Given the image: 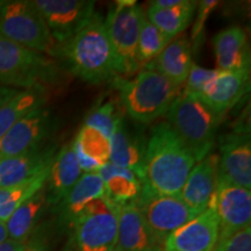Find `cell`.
<instances>
[{"label":"cell","instance_id":"obj_1","mask_svg":"<svg viewBox=\"0 0 251 251\" xmlns=\"http://www.w3.org/2000/svg\"><path fill=\"white\" fill-rule=\"evenodd\" d=\"M196 158L168 122L152 128L144 150L141 188L156 196L179 197Z\"/></svg>","mask_w":251,"mask_h":251},{"label":"cell","instance_id":"obj_2","mask_svg":"<svg viewBox=\"0 0 251 251\" xmlns=\"http://www.w3.org/2000/svg\"><path fill=\"white\" fill-rule=\"evenodd\" d=\"M58 58L86 83L101 84L114 76V55L101 15L94 13L89 23L59 48Z\"/></svg>","mask_w":251,"mask_h":251},{"label":"cell","instance_id":"obj_3","mask_svg":"<svg viewBox=\"0 0 251 251\" xmlns=\"http://www.w3.org/2000/svg\"><path fill=\"white\" fill-rule=\"evenodd\" d=\"M114 86L126 112L141 124H151L165 115L181 93L179 86L150 68H144L134 79L115 77Z\"/></svg>","mask_w":251,"mask_h":251},{"label":"cell","instance_id":"obj_4","mask_svg":"<svg viewBox=\"0 0 251 251\" xmlns=\"http://www.w3.org/2000/svg\"><path fill=\"white\" fill-rule=\"evenodd\" d=\"M165 115L166 122L192 152L197 163L211 153L224 114L213 111L198 97L180 93Z\"/></svg>","mask_w":251,"mask_h":251},{"label":"cell","instance_id":"obj_5","mask_svg":"<svg viewBox=\"0 0 251 251\" xmlns=\"http://www.w3.org/2000/svg\"><path fill=\"white\" fill-rule=\"evenodd\" d=\"M59 79V68L48 56L0 36V84L15 90L45 89Z\"/></svg>","mask_w":251,"mask_h":251},{"label":"cell","instance_id":"obj_6","mask_svg":"<svg viewBox=\"0 0 251 251\" xmlns=\"http://www.w3.org/2000/svg\"><path fill=\"white\" fill-rule=\"evenodd\" d=\"M0 36L48 57L58 58L59 47L33 1H6L0 9Z\"/></svg>","mask_w":251,"mask_h":251},{"label":"cell","instance_id":"obj_7","mask_svg":"<svg viewBox=\"0 0 251 251\" xmlns=\"http://www.w3.org/2000/svg\"><path fill=\"white\" fill-rule=\"evenodd\" d=\"M146 17L134 0H120L113 6L105 20L106 30L114 55L115 74L130 77L141 68L137 62V46Z\"/></svg>","mask_w":251,"mask_h":251},{"label":"cell","instance_id":"obj_8","mask_svg":"<svg viewBox=\"0 0 251 251\" xmlns=\"http://www.w3.org/2000/svg\"><path fill=\"white\" fill-rule=\"evenodd\" d=\"M70 226L72 251H112L117 246V213L103 198L87 203Z\"/></svg>","mask_w":251,"mask_h":251},{"label":"cell","instance_id":"obj_9","mask_svg":"<svg viewBox=\"0 0 251 251\" xmlns=\"http://www.w3.org/2000/svg\"><path fill=\"white\" fill-rule=\"evenodd\" d=\"M134 203L153 238L162 247L172 233L199 215L185 205L180 197L156 196L143 188Z\"/></svg>","mask_w":251,"mask_h":251},{"label":"cell","instance_id":"obj_10","mask_svg":"<svg viewBox=\"0 0 251 251\" xmlns=\"http://www.w3.org/2000/svg\"><path fill=\"white\" fill-rule=\"evenodd\" d=\"M59 48L71 40L96 13L89 0H34Z\"/></svg>","mask_w":251,"mask_h":251},{"label":"cell","instance_id":"obj_11","mask_svg":"<svg viewBox=\"0 0 251 251\" xmlns=\"http://www.w3.org/2000/svg\"><path fill=\"white\" fill-rule=\"evenodd\" d=\"M219 181L251 188L249 126H238L220 141Z\"/></svg>","mask_w":251,"mask_h":251},{"label":"cell","instance_id":"obj_12","mask_svg":"<svg viewBox=\"0 0 251 251\" xmlns=\"http://www.w3.org/2000/svg\"><path fill=\"white\" fill-rule=\"evenodd\" d=\"M54 126L51 112L45 106L28 113L0 139V158L20 155L42 147Z\"/></svg>","mask_w":251,"mask_h":251},{"label":"cell","instance_id":"obj_13","mask_svg":"<svg viewBox=\"0 0 251 251\" xmlns=\"http://www.w3.org/2000/svg\"><path fill=\"white\" fill-rule=\"evenodd\" d=\"M209 208L219 220L218 241L227 238L251 224L250 190L219 181Z\"/></svg>","mask_w":251,"mask_h":251},{"label":"cell","instance_id":"obj_14","mask_svg":"<svg viewBox=\"0 0 251 251\" xmlns=\"http://www.w3.org/2000/svg\"><path fill=\"white\" fill-rule=\"evenodd\" d=\"M218 240V216L208 208L166 238L163 251H214Z\"/></svg>","mask_w":251,"mask_h":251},{"label":"cell","instance_id":"obj_15","mask_svg":"<svg viewBox=\"0 0 251 251\" xmlns=\"http://www.w3.org/2000/svg\"><path fill=\"white\" fill-rule=\"evenodd\" d=\"M219 184V155L209 153L198 162L188 175L180 199L198 214L209 208Z\"/></svg>","mask_w":251,"mask_h":251},{"label":"cell","instance_id":"obj_16","mask_svg":"<svg viewBox=\"0 0 251 251\" xmlns=\"http://www.w3.org/2000/svg\"><path fill=\"white\" fill-rule=\"evenodd\" d=\"M250 87V68L237 71H218L198 98L213 111L226 115L246 96Z\"/></svg>","mask_w":251,"mask_h":251},{"label":"cell","instance_id":"obj_17","mask_svg":"<svg viewBox=\"0 0 251 251\" xmlns=\"http://www.w3.org/2000/svg\"><path fill=\"white\" fill-rule=\"evenodd\" d=\"M118 219L117 247L122 251H163L134 201L113 206Z\"/></svg>","mask_w":251,"mask_h":251},{"label":"cell","instance_id":"obj_18","mask_svg":"<svg viewBox=\"0 0 251 251\" xmlns=\"http://www.w3.org/2000/svg\"><path fill=\"white\" fill-rule=\"evenodd\" d=\"M56 152V147L42 146L20 155L0 158V187L15 186L40 175L49 168Z\"/></svg>","mask_w":251,"mask_h":251},{"label":"cell","instance_id":"obj_19","mask_svg":"<svg viewBox=\"0 0 251 251\" xmlns=\"http://www.w3.org/2000/svg\"><path fill=\"white\" fill-rule=\"evenodd\" d=\"M79 164L72 143L63 146L50 164L45 192L50 205H58L81 177Z\"/></svg>","mask_w":251,"mask_h":251},{"label":"cell","instance_id":"obj_20","mask_svg":"<svg viewBox=\"0 0 251 251\" xmlns=\"http://www.w3.org/2000/svg\"><path fill=\"white\" fill-rule=\"evenodd\" d=\"M216 65L220 71H237L250 68V52L243 28L231 26L213 39Z\"/></svg>","mask_w":251,"mask_h":251},{"label":"cell","instance_id":"obj_21","mask_svg":"<svg viewBox=\"0 0 251 251\" xmlns=\"http://www.w3.org/2000/svg\"><path fill=\"white\" fill-rule=\"evenodd\" d=\"M191 43L186 35L178 36L165 47L164 50L144 68L159 72L177 86L184 85L192 67Z\"/></svg>","mask_w":251,"mask_h":251},{"label":"cell","instance_id":"obj_22","mask_svg":"<svg viewBox=\"0 0 251 251\" xmlns=\"http://www.w3.org/2000/svg\"><path fill=\"white\" fill-rule=\"evenodd\" d=\"M111 157L109 163L134 171L140 178L142 176V164L146 144L134 133H131L125 120L119 122L111 137Z\"/></svg>","mask_w":251,"mask_h":251},{"label":"cell","instance_id":"obj_23","mask_svg":"<svg viewBox=\"0 0 251 251\" xmlns=\"http://www.w3.org/2000/svg\"><path fill=\"white\" fill-rule=\"evenodd\" d=\"M98 174L103 181L105 197L109 205L134 201L141 191V180L134 171L107 163L99 169Z\"/></svg>","mask_w":251,"mask_h":251},{"label":"cell","instance_id":"obj_24","mask_svg":"<svg viewBox=\"0 0 251 251\" xmlns=\"http://www.w3.org/2000/svg\"><path fill=\"white\" fill-rule=\"evenodd\" d=\"M103 197H105V187L98 172L81 175L79 180L75 184L70 192L58 203L62 219L71 225L74 219L87 203L92 200L101 199Z\"/></svg>","mask_w":251,"mask_h":251},{"label":"cell","instance_id":"obj_25","mask_svg":"<svg viewBox=\"0 0 251 251\" xmlns=\"http://www.w3.org/2000/svg\"><path fill=\"white\" fill-rule=\"evenodd\" d=\"M198 6V1L184 0L180 5L171 8H155L149 6L147 19L161 30L169 40L179 36L188 27Z\"/></svg>","mask_w":251,"mask_h":251},{"label":"cell","instance_id":"obj_26","mask_svg":"<svg viewBox=\"0 0 251 251\" xmlns=\"http://www.w3.org/2000/svg\"><path fill=\"white\" fill-rule=\"evenodd\" d=\"M45 89L20 90L0 108V139L28 113L46 103Z\"/></svg>","mask_w":251,"mask_h":251},{"label":"cell","instance_id":"obj_27","mask_svg":"<svg viewBox=\"0 0 251 251\" xmlns=\"http://www.w3.org/2000/svg\"><path fill=\"white\" fill-rule=\"evenodd\" d=\"M47 203L48 201L43 187L35 196L25 201L6 221L8 238L27 241Z\"/></svg>","mask_w":251,"mask_h":251},{"label":"cell","instance_id":"obj_28","mask_svg":"<svg viewBox=\"0 0 251 251\" xmlns=\"http://www.w3.org/2000/svg\"><path fill=\"white\" fill-rule=\"evenodd\" d=\"M49 169L29 180L11 187H0V221L5 222L29 198L42 190L48 179Z\"/></svg>","mask_w":251,"mask_h":251},{"label":"cell","instance_id":"obj_29","mask_svg":"<svg viewBox=\"0 0 251 251\" xmlns=\"http://www.w3.org/2000/svg\"><path fill=\"white\" fill-rule=\"evenodd\" d=\"M72 143L84 156L98 163L100 166L109 163L111 141L97 128L84 125Z\"/></svg>","mask_w":251,"mask_h":251},{"label":"cell","instance_id":"obj_30","mask_svg":"<svg viewBox=\"0 0 251 251\" xmlns=\"http://www.w3.org/2000/svg\"><path fill=\"white\" fill-rule=\"evenodd\" d=\"M170 42L171 41L161 30L157 29L146 15L141 26L137 46V62L140 67H146L151 63Z\"/></svg>","mask_w":251,"mask_h":251},{"label":"cell","instance_id":"obj_31","mask_svg":"<svg viewBox=\"0 0 251 251\" xmlns=\"http://www.w3.org/2000/svg\"><path fill=\"white\" fill-rule=\"evenodd\" d=\"M122 119H124V117L118 111L117 106L112 101H107L102 103V105H99L98 107L93 108L87 114L85 124L84 125L97 128L103 135H106L107 137H111L115 127H117Z\"/></svg>","mask_w":251,"mask_h":251},{"label":"cell","instance_id":"obj_32","mask_svg":"<svg viewBox=\"0 0 251 251\" xmlns=\"http://www.w3.org/2000/svg\"><path fill=\"white\" fill-rule=\"evenodd\" d=\"M218 71L219 70H209V69L199 67L196 63H193L187 79L185 81V89L181 91V93L199 97L207 84L215 77Z\"/></svg>","mask_w":251,"mask_h":251},{"label":"cell","instance_id":"obj_33","mask_svg":"<svg viewBox=\"0 0 251 251\" xmlns=\"http://www.w3.org/2000/svg\"><path fill=\"white\" fill-rule=\"evenodd\" d=\"M216 244L215 251H251V227L241 229Z\"/></svg>","mask_w":251,"mask_h":251},{"label":"cell","instance_id":"obj_34","mask_svg":"<svg viewBox=\"0 0 251 251\" xmlns=\"http://www.w3.org/2000/svg\"><path fill=\"white\" fill-rule=\"evenodd\" d=\"M219 5V1L216 0H202V1L198 2V12H197V18L196 23L193 25L192 28V34H191V45L199 47L200 39L202 36L203 28H205L206 21L208 20L209 15L213 11H214L216 6Z\"/></svg>","mask_w":251,"mask_h":251},{"label":"cell","instance_id":"obj_35","mask_svg":"<svg viewBox=\"0 0 251 251\" xmlns=\"http://www.w3.org/2000/svg\"><path fill=\"white\" fill-rule=\"evenodd\" d=\"M0 251H35L27 241H17L7 238L0 244Z\"/></svg>","mask_w":251,"mask_h":251},{"label":"cell","instance_id":"obj_36","mask_svg":"<svg viewBox=\"0 0 251 251\" xmlns=\"http://www.w3.org/2000/svg\"><path fill=\"white\" fill-rule=\"evenodd\" d=\"M20 90H15V89H11V87L4 86L0 84V108L5 105L6 102L8 101L14 94H17Z\"/></svg>","mask_w":251,"mask_h":251},{"label":"cell","instance_id":"obj_37","mask_svg":"<svg viewBox=\"0 0 251 251\" xmlns=\"http://www.w3.org/2000/svg\"><path fill=\"white\" fill-rule=\"evenodd\" d=\"M184 0H156L151 2V7L155 8H171L175 6L180 5Z\"/></svg>","mask_w":251,"mask_h":251},{"label":"cell","instance_id":"obj_38","mask_svg":"<svg viewBox=\"0 0 251 251\" xmlns=\"http://www.w3.org/2000/svg\"><path fill=\"white\" fill-rule=\"evenodd\" d=\"M8 238V233H7V227H6L5 222L0 221V244L5 242Z\"/></svg>","mask_w":251,"mask_h":251},{"label":"cell","instance_id":"obj_39","mask_svg":"<svg viewBox=\"0 0 251 251\" xmlns=\"http://www.w3.org/2000/svg\"><path fill=\"white\" fill-rule=\"evenodd\" d=\"M6 4V1H4V0H0V9L2 8V6H4Z\"/></svg>","mask_w":251,"mask_h":251},{"label":"cell","instance_id":"obj_40","mask_svg":"<svg viewBox=\"0 0 251 251\" xmlns=\"http://www.w3.org/2000/svg\"><path fill=\"white\" fill-rule=\"evenodd\" d=\"M112 251H122V250H120V249H119V248H118L117 246H115V247H114V249H113Z\"/></svg>","mask_w":251,"mask_h":251}]
</instances>
